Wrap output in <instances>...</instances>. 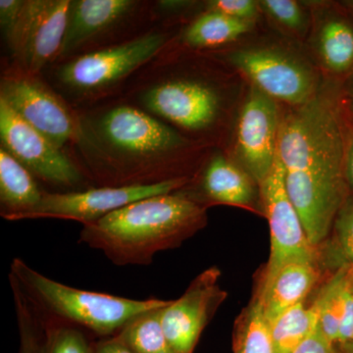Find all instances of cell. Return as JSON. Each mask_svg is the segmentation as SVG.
<instances>
[{
	"instance_id": "6da1fadb",
	"label": "cell",
	"mask_w": 353,
	"mask_h": 353,
	"mask_svg": "<svg viewBox=\"0 0 353 353\" xmlns=\"http://www.w3.org/2000/svg\"><path fill=\"white\" fill-rule=\"evenodd\" d=\"M347 148L334 90H318L281 121L278 155L285 188L315 248L327 238L347 201Z\"/></svg>"
},
{
	"instance_id": "7a4b0ae2",
	"label": "cell",
	"mask_w": 353,
	"mask_h": 353,
	"mask_svg": "<svg viewBox=\"0 0 353 353\" xmlns=\"http://www.w3.org/2000/svg\"><path fill=\"white\" fill-rule=\"evenodd\" d=\"M75 141L85 175L99 187L150 185L174 180L170 165L190 141L138 106L113 104L78 115Z\"/></svg>"
},
{
	"instance_id": "3957f363",
	"label": "cell",
	"mask_w": 353,
	"mask_h": 353,
	"mask_svg": "<svg viewBox=\"0 0 353 353\" xmlns=\"http://www.w3.org/2000/svg\"><path fill=\"white\" fill-rule=\"evenodd\" d=\"M205 222V208L180 190L146 197L83 226L79 243L116 266H148L155 254L180 245Z\"/></svg>"
},
{
	"instance_id": "277c9868",
	"label": "cell",
	"mask_w": 353,
	"mask_h": 353,
	"mask_svg": "<svg viewBox=\"0 0 353 353\" xmlns=\"http://www.w3.org/2000/svg\"><path fill=\"white\" fill-rule=\"evenodd\" d=\"M9 276L41 314L103 338L115 336L137 315L165 307L171 301L154 297L139 301L76 289L46 277L18 257L12 260Z\"/></svg>"
},
{
	"instance_id": "5b68a950",
	"label": "cell",
	"mask_w": 353,
	"mask_h": 353,
	"mask_svg": "<svg viewBox=\"0 0 353 353\" xmlns=\"http://www.w3.org/2000/svg\"><path fill=\"white\" fill-rule=\"evenodd\" d=\"M168 41L164 32H150L108 48L87 51L58 67L60 87L81 99L105 94L161 51Z\"/></svg>"
},
{
	"instance_id": "8992f818",
	"label": "cell",
	"mask_w": 353,
	"mask_h": 353,
	"mask_svg": "<svg viewBox=\"0 0 353 353\" xmlns=\"http://www.w3.org/2000/svg\"><path fill=\"white\" fill-rule=\"evenodd\" d=\"M0 99L57 148L75 143L78 115L38 76L17 67L7 70L0 81Z\"/></svg>"
},
{
	"instance_id": "52a82bcc",
	"label": "cell",
	"mask_w": 353,
	"mask_h": 353,
	"mask_svg": "<svg viewBox=\"0 0 353 353\" xmlns=\"http://www.w3.org/2000/svg\"><path fill=\"white\" fill-rule=\"evenodd\" d=\"M189 182V178H180L150 185L97 187L65 192H44L39 205L26 214L23 220L43 218L72 220L85 226L132 202L182 190Z\"/></svg>"
},
{
	"instance_id": "ba28073f",
	"label": "cell",
	"mask_w": 353,
	"mask_h": 353,
	"mask_svg": "<svg viewBox=\"0 0 353 353\" xmlns=\"http://www.w3.org/2000/svg\"><path fill=\"white\" fill-rule=\"evenodd\" d=\"M1 148L32 175L61 189L80 190L85 173L63 150L53 145L0 99Z\"/></svg>"
},
{
	"instance_id": "9c48e42d",
	"label": "cell",
	"mask_w": 353,
	"mask_h": 353,
	"mask_svg": "<svg viewBox=\"0 0 353 353\" xmlns=\"http://www.w3.org/2000/svg\"><path fill=\"white\" fill-rule=\"evenodd\" d=\"M71 0H26L9 48L16 67L38 76L58 59L63 44Z\"/></svg>"
},
{
	"instance_id": "30bf717a",
	"label": "cell",
	"mask_w": 353,
	"mask_h": 353,
	"mask_svg": "<svg viewBox=\"0 0 353 353\" xmlns=\"http://www.w3.org/2000/svg\"><path fill=\"white\" fill-rule=\"evenodd\" d=\"M229 60L253 85L275 101L303 105L319 90L314 70L303 60L275 48H255L234 51Z\"/></svg>"
},
{
	"instance_id": "8fae6325",
	"label": "cell",
	"mask_w": 353,
	"mask_h": 353,
	"mask_svg": "<svg viewBox=\"0 0 353 353\" xmlns=\"http://www.w3.org/2000/svg\"><path fill=\"white\" fill-rule=\"evenodd\" d=\"M139 108L188 131H205L219 117L220 97L214 88L190 79H162L141 90Z\"/></svg>"
},
{
	"instance_id": "7c38bea8",
	"label": "cell",
	"mask_w": 353,
	"mask_h": 353,
	"mask_svg": "<svg viewBox=\"0 0 353 353\" xmlns=\"http://www.w3.org/2000/svg\"><path fill=\"white\" fill-rule=\"evenodd\" d=\"M260 190L271 234L270 257L263 283L289 262L315 261L316 248L309 243L301 217L288 194L284 167L278 152L273 168L260 185Z\"/></svg>"
},
{
	"instance_id": "4fadbf2b",
	"label": "cell",
	"mask_w": 353,
	"mask_h": 353,
	"mask_svg": "<svg viewBox=\"0 0 353 353\" xmlns=\"http://www.w3.org/2000/svg\"><path fill=\"white\" fill-rule=\"evenodd\" d=\"M281 121L277 101L252 85L239 115L234 148L243 170L259 185L275 163Z\"/></svg>"
},
{
	"instance_id": "5bb4252c",
	"label": "cell",
	"mask_w": 353,
	"mask_h": 353,
	"mask_svg": "<svg viewBox=\"0 0 353 353\" xmlns=\"http://www.w3.org/2000/svg\"><path fill=\"white\" fill-rule=\"evenodd\" d=\"M219 277L216 267L202 272L180 299L162 310V327L174 353H194L202 331L226 296L218 285Z\"/></svg>"
},
{
	"instance_id": "9a60e30c",
	"label": "cell",
	"mask_w": 353,
	"mask_h": 353,
	"mask_svg": "<svg viewBox=\"0 0 353 353\" xmlns=\"http://www.w3.org/2000/svg\"><path fill=\"white\" fill-rule=\"evenodd\" d=\"M139 6L141 2L132 0H71L58 59L85 53L90 44L129 20Z\"/></svg>"
},
{
	"instance_id": "2e32d148",
	"label": "cell",
	"mask_w": 353,
	"mask_h": 353,
	"mask_svg": "<svg viewBox=\"0 0 353 353\" xmlns=\"http://www.w3.org/2000/svg\"><path fill=\"white\" fill-rule=\"evenodd\" d=\"M319 277L315 261L296 260L285 264L262 283L256 297L267 322L271 324L288 309L303 303Z\"/></svg>"
},
{
	"instance_id": "e0dca14e",
	"label": "cell",
	"mask_w": 353,
	"mask_h": 353,
	"mask_svg": "<svg viewBox=\"0 0 353 353\" xmlns=\"http://www.w3.org/2000/svg\"><path fill=\"white\" fill-rule=\"evenodd\" d=\"M44 192L39 189L34 175L0 148V205L1 217L20 221L39 205Z\"/></svg>"
},
{
	"instance_id": "ac0fdd59",
	"label": "cell",
	"mask_w": 353,
	"mask_h": 353,
	"mask_svg": "<svg viewBox=\"0 0 353 353\" xmlns=\"http://www.w3.org/2000/svg\"><path fill=\"white\" fill-rule=\"evenodd\" d=\"M252 181L245 170L239 168L226 157L216 155L204 170L201 188L209 201L250 206L254 199Z\"/></svg>"
},
{
	"instance_id": "d6986e66",
	"label": "cell",
	"mask_w": 353,
	"mask_h": 353,
	"mask_svg": "<svg viewBox=\"0 0 353 353\" xmlns=\"http://www.w3.org/2000/svg\"><path fill=\"white\" fill-rule=\"evenodd\" d=\"M252 22L236 19L225 14L208 11L188 26L183 43L192 48H210L236 41L252 29Z\"/></svg>"
},
{
	"instance_id": "ffe728a7",
	"label": "cell",
	"mask_w": 353,
	"mask_h": 353,
	"mask_svg": "<svg viewBox=\"0 0 353 353\" xmlns=\"http://www.w3.org/2000/svg\"><path fill=\"white\" fill-rule=\"evenodd\" d=\"M318 326L314 304H296L283 312L271 324L270 333L276 353H292Z\"/></svg>"
},
{
	"instance_id": "44dd1931",
	"label": "cell",
	"mask_w": 353,
	"mask_h": 353,
	"mask_svg": "<svg viewBox=\"0 0 353 353\" xmlns=\"http://www.w3.org/2000/svg\"><path fill=\"white\" fill-rule=\"evenodd\" d=\"M163 308L137 315L115 336L134 353H174L162 327Z\"/></svg>"
},
{
	"instance_id": "7402d4cb",
	"label": "cell",
	"mask_w": 353,
	"mask_h": 353,
	"mask_svg": "<svg viewBox=\"0 0 353 353\" xmlns=\"http://www.w3.org/2000/svg\"><path fill=\"white\" fill-rule=\"evenodd\" d=\"M319 53L325 67L345 73L353 67V26L343 18H332L320 30Z\"/></svg>"
},
{
	"instance_id": "603a6c76",
	"label": "cell",
	"mask_w": 353,
	"mask_h": 353,
	"mask_svg": "<svg viewBox=\"0 0 353 353\" xmlns=\"http://www.w3.org/2000/svg\"><path fill=\"white\" fill-rule=\"evenodd\" d=\"M234 353H276L270 327L257 297L234 324Z\"/></svg>"
},
{
	"instance_id": "cb8c5ba5",
	"label": "cell",
	"mask_w": 353,
	"mask_h": 353,
	"mask_svg": "<svg viewBox=\"0 0 353 353\" xmlns=\"http://www.w3.org/2000/svg\"><path fill=\"white\" fill-rule=\"evenodd\" d=\"M353 269L348 264L336 272L323 288L314 305L317 310L318 327L333 345L338 343L343 296Z\"/></svg>"
},
{
	"instance_id": "d4e9b609",
	"label": "cell",
	"mask_w": 353,
	"mask_h": 353,
	"mask_svg": "<svg viewBox=\"0 0 353 353\" xmlns=\"http://www.w3.org/2000/svg\"><path fill=\"white\" fill-rule=\"evenodd\" d=\"M9 283L19 331V353H46V333L36 308L11 276Z\"/></svg>"
},
{
	"instance_id": "484cf974",
	"label": "cell",
	"mask_w": 353,
	"mask_h": 353,
	"mask_svg": "<svg viewBox=\"0 0 353 353\" xmlns=\"http://www.w3.org/2000/svg\"><path fill=\"white\" fill-rule=\"evenodd\" d=\"M37 312L46 333V353H94V343L82 329Z\"/></svg>"
},
{
	"instance_id": "4316f807",
	"label": "cell",
	"mask_w": 353,
	"mask_h": 353,
	"mask_svg": "<svg viewBox=\"0 0 353 353\" xmlns=\"http://www.w3.org/2000/svg\"><path fill=\"white\" fill-rule=\"evenodd\" d=\"M274 19L294 31H303L305 28V18L303 9L292 0H264L259 2Z\"/></svg>"
},
{
	"instance_id": "83f0119b",
	"label": "cell",
	"mask_w": 353,
	"mask_h": 353,
	"mask_svg": "<svg viewBox=\"0 0 353 353\" xmlns=\"http://www.w3.org/2000/svg\"><path fill=\"white\" fill-rule=\"evenodd\" d=\"M334 225L341 253L353 269V199H347L343 203Z\"/></svg>"
},
{
	"instance_id": "f1b7e54d",
	"label": "cell",
	"mask_w": 353,
	"mask_h": 353,
	"mask_svg": "<svg viewBox=\"0 0 353 353\" xmlns=\"http://www.w3.org/2000/svg\"><path fill=\"white\" fill-rule=\"evenodd\" d=\"M208 11H215L236 18L252 22L259 16V2L252 0H213L208 2Z\"/></svg>"
},
{
	"instance_id": "f546056e",
	"label": "cell",
	"mask_w": 353,
	"mask_h": 353,
	"mask_svg": "<svg viewBox=\"0 0 353 353\" xmlns=\"http://www.w3.org/2000/svg\"><path fill=\"white\" fill-rule=\"evenodd\" d=\"M26 0H1L0 1V25L6 39L10 38L11 34L22 14Z\"/></svg>"
},
{
	"instance_id": "4dcf8cb0",
	"label": "cell",
	"mask_w": 353,
	"mask_h": 353,
	"mask_svg": "<svg viewBox=\"0 0 353 353\" xmlns=\"http://www.w3.org/2000/svg\"><path fill=\"white\" fill-rule=\"evenodd\" d=\"M292 353H334V345L317 326L315 331Z\"/></svg>"
},
{
	"instance_id": "1f68e13d",
	"label": "cell",
	"mask_w": 353,
	"mask_h": 353,
	"mask_svg": "<svg viewBox=\"0 0 353 353\" xmlns=\"http://www.w3.org/2000/svg\"><path fill=\"white\" fill-rule=\"evenodd\" d=\"M94 353H134L117 336H111L94 343Z\"/></svg>"
},
{
	"instance_id": "d6a6232c",
	"label": "cell",
	"mask_w": 353,
	"mask_h": 353,
	"mask_svg": "<svg viewBox=\"0 0 353 353\" xmlns=\"http://www.w3.org/2000/svg\"><path fill=\"white\" fill-rule=\"evenodd\" d=\"M345 178L348 185L353 189V136L347 141L345 154Z\"/></svg>"
},
{
	"instance_id": "836d02e7",
	"label": "cell",
	"mask_w": 353,
	"mask_h": 353,
	"mask_svg": "<svg viewBox=\"0 0 353 353\" xmlns=\"http://www.w3.org/2000/svg\"><path fill=\"white\" fill-rule=\"evenodd\" d=\"M334 353H353V345H334Z\"/></svg>"
},
{
	"instance_id": "e575fe53",
	"label": "cell",
	"mask_w": 353,
	"mask_h": 353,
	"mask_svg": "<svg viewBox=\"0 0 353 353\" xmlns=\"http://www.w3.org/2000/svg\"><path fill=\"white\" fill-rule=\"evenodd\" d=\"M350 99H352V103H353V81L352 83V87H350Z\"/></svg>"
}]
</instances>
